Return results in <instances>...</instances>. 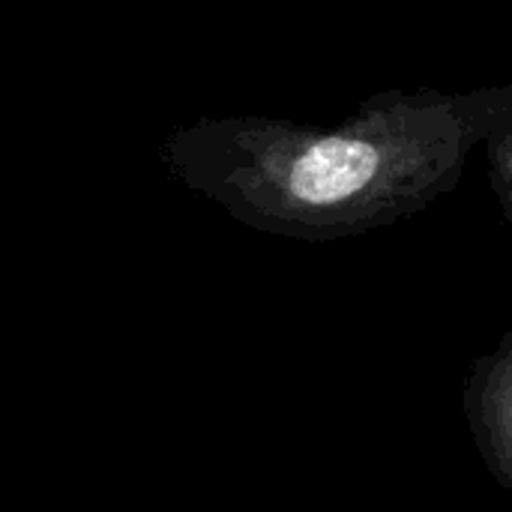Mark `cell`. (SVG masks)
<instances>
[{"mask_svg": "<svg viewBox=\"0 0 512 512\" xmlns=\"http://www.w3.org/2000/svg\"><path fill=\"white\" fill-rule=\"evenodd\" d=\"M510 93L387 96L336 129L249 120L183 141V177L249 228L294 240L378 231L447 195Z\"/></svg>", "mask_w": 512, "mask_h": 512, "instance_id": "1", "label": "cell"}, {"mask_svg": "<svg viewBox=\"0 0 512 512\" xmlns=\"http://www.w3.org/2000/svg\"><path fill=\"white\" fill-rule=\"evenodd\" d=\"M462 414L486 471L512 495V327L471 363Z\"/></svg>", "mask_w": 512, "mask_h": 512, "instance_id": "2", "label": "cell"}, {"mask_svg": "<svg viewBox=\"0 0 512 512\" xmlns=\"http://www.w3.org/2000/svg\"><path fill=\"white\" fill-rule=\"evenodd\" d=\"M492 168H495V189L512 222V123L495 132L492 138Z\"/></svg>", "mask_w": 512, "mask_h": 512, "instance_id": "3", "label": "cell"}]
</instances>
